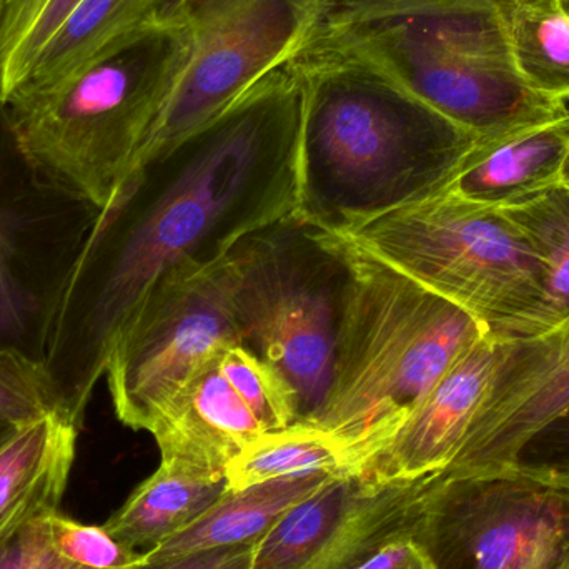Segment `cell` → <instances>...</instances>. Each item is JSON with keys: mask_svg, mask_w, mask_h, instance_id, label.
<instances>
[{"mask_svg": "<svg viewBox=\"0 0 569 569\" xmlns=\"http://www.w3.org/2000/svg\"><path fill=\"white\" fill-rule=\"evenodd\" d=\"M226 490V480L196 477L160 463L102 527L120 543L146 553L189 527Z\"/></svg>", "mask_w": 569, "mask_h": 569, "instance_id": "d6986e66", "label": "cell"}, {"mask_svg": "<svg viewBox=\"0 0 569 569\" xmlns=\"http://www.w3.org/2000/svg\"><path fill=\"white\" fill-rule=\"evenodd\" d=\"M515 468L569 483V411L525 447Z\"/></svg>", "mask_w": 569, "mask_h": 569, "instance_id": "83f0119b", "label": "cell"}, {"mask_svg": "<svg viewBox=\"0 0 569 569\" xmlns=\"http://www.w3.org/2000/svg\"><path fill=\"white\" fill-rule=\"evenodd\" d=\"M507 348L508 340L490 333L468 347L408 411L365 475L383 483L443 475L460 451Z\"/></svg>", "mask_w": 569, "mask_h": 569, "instance_id": "9a60e30c", "label": "cell"}, {"mask_svg": "<svg viewBox=\"0 0 569 569\" xmlns=\"http://www.w3.org/2000/svg\"><path fill=\"white\" fill-rule=\"evenodd\" d=\"M353 569H438L420 538H400L371 555Z\"/></svg>", "mask_w": 569, "mask_h": 569, "instance_id": "f1b7e54d", "label": "cell"}, {"mask_svg": "<svg viewBox=\"0 0 569 569\" xmlns=\"http://www.w3.org/2000/svg\"><path fill=\"white\" fill-rule=\"evenodd\" d=\"M232 256L167 276L147 295L107 361L120 423L147 431L190 375L217 348L242 345L236 317Z\"/></svg>", "mask_w": 569, "mask_h": 569, "instance_id": "30bf717a", "label": "cell"}, {"mask_svg": "<svg viewBox=\"0 0 569 569\" xmlns=\"http://www.w3.org/2000/svg\"><path fill=\"white\" fill-rule=\"evenodd\" d=\"M237 323L243 347L293 388L311 421L330 385L348 269L338 233L283 217L240 240Z\"/></svg>", "mask_w": 569, "mask_h": 569, "instance_id": "52a82bcc", "label": "cell"}, {"mask_svg": "<svg viewBox=\"0 0 569 569\" xmlns=\"http://www.w3.org/2000/svg\"><path fill=\"white\" fill-rule=\"evenodd\" d=\"M53 550L70 563L92 569H137L146 567V555L110 537L103 527L83 525L56 513L49 518Z\"/></svg>", "mask_w": 569, "mask_h": 569, "instance_id": "484cf974", "label": "cell"}, {"mask_svg": "<svg viewBox=\"0 0 569 569\" xmlns=\"http://www.w3.org/2000/svg\"><path fill=\"white\" fill-rule=\"evenodd\" d=\"M501 338L543 303L547 270L500 209L445 190L343 233Z\"/></svg>", "mask_w": 569, "mask_h": 569, "instance_id": "8992f818", "label": "cell"}, {"mask_svg": "<svg viewBox=\"0 0 569 569\" xmlns=\"http://www.w3.org/2000/svg\"><path fill=\"white\" fill-rule=\"evenodd\" d=\"M298 420L297 395L282 375L243 345L229 343L199 365L147 433L160 463L226 480L227 465L247 445Z\"/></svg>", "mask_w": 569, "mask_h": 569, "instance_id": "7c38bea8", "label": "cell"}, {"mask_svg": "<svg viewBox=\"0 0 569 569\" xmlns=\"http://www.w3.org/2000/svg\"><path fill=\"white\" fill-rule=\"evenodd\" d=\"M335 475L310 473L263 481L226 493L189 527L146 551V567L169 563L190 555L253 543L307 498L313 497Z\"/></svg>", "mask_w": 569, "mask_h": 569, "instance_id": "ac0fdd59", "label": "cell"}, {"mask_svg": "<svg viewBox=\"0 0 569 569\" xmlns=\"http://www.w3.org/2000/svg\"><path fill=\"white\" fill-rule=\"evenodd\" d=\"M313 60L368 67L481 142L569 116L518 73L501 0H320L291 62Z\"/></svg>", "mask_w": 569, "mask_h": 569, "instance_id": "3957f363", "label": "cell"}, {"mask_svg": "<svg viewBox=\"0 0 569 569\" xmlns=\"http://www.w3.org/2000/svg\"><path fill=\"white\" fill-rule=\"evenodd\" d=\"M300 77L293 216L348 233L445 192L480 139L381 73L341 60L290 62Z\"/></svg>", "mask_w": 569, "mask_h": 569, "instance_id": "7a4b0ae2", "label": "cell"}, {"mask_svg": "<svg viewBox=\"0 0 569 569\" xmlns=\"http://www.w3.org/2000/svg\"><path fill=\"white\" fill-rule=\"evenodd\" d=\"M156 7L157 0H80L42 47L17 90L46 86L73 72L152 20Z\"/></svg>", "mask_w": 569, "mask_h": 569, "instance_id": "44dd1931", "label": "cell"}, {"mask_svg": "<svg viewBox=\"0 0 569 569\" xmlns=\"http://www.w3.org/2000/svg\"><path fill=\"white\" fill-rule=\"evenodd\" d=\"M6 2H7V0H0V29H2V17H3V9H6Z\"/></svg>", "mask_w": 569, "mask_h": 569, "instance_id": "836d02e7", "label": "cell"}, {"mask_svg": "<svg viewBox=\"0 0 569 569\" xmlns=\"http://www.w3.org/2000/svg\"><path fill=\"white\" fill-rule=\"evenodd\" d=\"M500 210L527 237L547 270L543 303L501 340L538 337L569 318V186L557 183L520 206Z\"/></svg>", "mask_w": 569, "mask_h": 569, "instance_id": "ffe728a7", "label": "cell"}, {"mask_svg": "<svg viewBox=\"0 0 569 569\" xmlns=\"http://www.w3.org/2000/svg\"><path fill=\"white\" fill-rule=\"evenodd\" d=\"M569 152V116L485 140L447 190L491 209L520 206L561 182Z\"/></svg>", "mask_w": 569, "mask_h": 569, "instance_id": "e0dca14e", "label": "cell"}, {"mask_svg": "<svg viewBox=\"0 0 569 569\" xmlns=\"http://www.w3.org/2000/svg\"><path fill=\"white\" fill-rule=\"evenodd\" d=\"M561 182L567 183V186H569V152L567 157V162H565L563 173H561Z\"/></svg>", "mask_w": 569, "mask_h": 569, "instance_id": "1f68e13d", "label": "cell"}, {"mask_svg": "<svg viewBox=\"0 0 569 569\" xmlns=\"http://www.w3.org/2000/svg\"><path fill=\"white\" fill-rule=\"evenodd\" d=\"M318 6L320 0H157L153 17L186 30L190 60L137 167L288 66L310 33Z\"/></svg>", "mask_w": 569, "mask_h": 569, "instance_id": "ba28073f", "label": "cell"}, {"mask_svg": "<svg viewBox=\"0 0 569 569\" xmlns=\"http://www.w3.org/2000/svg\"><path fill=\"white\" fill-rule=\"evenodd\" d=\"M568 107H569V102H568Z\"/></svg>", "mask_w": 569, "mask_h": 569, "instance_id": "e575fe53", "label": "cell"}, {"mask_svg": "<svg viewBox=\"0 0 569 569\" xmlns=\"http://www.w3.org/2000/svg\"><path fill=\"white\" fill-rule=\"evenodd\" d=\"M190 60L186 30L153 17L73 72L2 103L30 166L102 210L137 169L143 143Z\"/></svg>", "mask_w": 569, "mask_h": 569, "instance_id": "5b68a950", "label": "cell"}, {"mask_svg": "<svg viewBox=\"0 0 569 569\" xmlns=\"http://www.w3.org/2000/svg\"><path fill=\"white\" fill-rule=\"evenodd\" d=\"M558 3H560L561 9L569 17V0H558Z\"/></svg>", "mask_w": 569, "mask_h": 569, "instance_id": "d6a6232c", "label": "cell"}, {"mask_svg": "<svg viewBox=\"0 0 569 569\" xmlns=\"http://www.w3.org/2000/svg\"><path fill=\"white\" fill-rule=\"evenodd\" d=\"M303 92L280 67L196 132L140 163L77 257L47 345L60 411L83 415L117 338L157 283L226 259L297 206Z\"/></svg>", "mask_w": 569, "mask_h": 569, "instance_id": "6da1fadb", "label": "cell"}, {"mask_svg": "<svg viewBox=\"0 0 569 569\" xmlns=\"http://www.w3.org/2000/svg\"><path fill=\"white\" fill-rule=\"evenodd\" d=\"M348 277L330 385L310 423L363 475L398 425L487 325L338 233Z\"/></svg>", "mask_w": 569, "mask_h": 569, "instance_id": "277c9868", "label": "cell"}, {"mask_svg": "<svg viewBox=\"0 0 569 569\" xmlns=\"http://www.w3.org/2000/svg\"><path fill=\"white\" fill-rule=\"evenodd\" d=\"M13 431H16V427H10V425L0 421V447L9 440L10 435H12Z\"/></svg>", "mask_w": 569, "mask_h": 569, "instance_id": "4dcf8cb0", "label": "cell"}, {"mask_svg": "<svg viewBox=\"0 0 569 569\" xmlns=\"http://www.w3.org/2000/svg\"><path fill=\"white\" fill-rule=\"evenodd\" d=\"M79 431L56 411L16 428L0 447V547L27 525L59 513Z\"/></svg>", "mask_w": 569, "mask_h": 569, "instance_id": "2e32d148", "label": "cell"}, {"mask_svg": "<svg viewBox=\"0 0 569 569\" xmlns=\"http://www.w3.org/2000/svg\"><path fill=\"white\" fill-rule=\"evenodd\" d=\"M440 475L383 483L337 477L257 541L252 569H353L400 538L423 541Z\"/></svg>", "mask_w": 569, "mask_h": 569, "instance_id": "4fadbf2b", "label": "cell"}, {"mask_svg": "<svg viewBox=\"0 0 569 569\" xmlns=\"http://www.w3.org/2000/svg\"><path fill=\"white\" fill-rule=\"evenodd\" d=\"M569 411V318L547 333L508 340L487 397L443 480L515 470L545 428Z\"/></svg>", "mask_w": 569, "mask_h": 569, "instance_id": "5bb4252c", "label": "cell"}, {"mask_svg": "<svg viewBox=\"0 0 569 569\" xmlns=\"http://www.w3.org/2000/svg\"><path fill=\"white\" fill-rule=\"evenodd\" d=\"M423 543L438 569H569V483L520 468L440 477Z\"/></svg>", "mask_w": 569, "mask_h": 569, "instance_id": "8fae6325", "label": "cell"}, {"mask_svg": "<svg viewBox=\"0 0 569 569\" xmlns=\"http://www.w3.org/2000/svg\"><path fill=\"white\" fill-rule=\"evenodd\" d=\"M511 57L521 79L569 102V17L558 0H501Z\"/></svg>", "mask_w": 569, "mask_h": 569, "instance_id": "603a6c76", "label": "cell"}, {"mask_svg": "<svg viewBox=\"0 0 569 569\" xmlns=\"http://www.w3.org/2000/svg\"><path fill=\"white\" fill-rule=\"evenodd\" d=\"M257 541L237 545V547L217 548V550L190 555L169 563L153 565L142 569H252Z\"/></svg>", "mask_w": 569, "mask_h": 569, "instance_id": "f546056e", "label": "cell"}, {"mask_svg": "<svg viewBox=\"0 0 569 569\" xmlns=\"http://www.w3.org/2000/svg\"><path fill=\"white\" fill-rule=\"evenodd\" d=\"M80 0H7L0 29V106Z\"/></svg>", "mask_w": 569, "mask_h": 569, "instance_id": "cb8c5ba5", "label": "cell"}, {"mask_svg": "<svg viewBox=\"0 0 569 569\" xmlns=\"http://www.w3.org/2000/svg\"><path fill=\"white\" fill-rule=\"evenodd\" d=\"M56 411L59 401L46 365L0 351V421L19 428Z\"/></svg>", "mask_w": 569, "mask_h": 569, "instance_id": "d4e9b609", "label": "cell"}, {"mask_svg": "<svg viewBox=\"0 0 569 569\" xmlns=\"http://www.w3.org/2000/svg\"><path fill=\"white\" fill-rule=\"evenodd\" d=\"M50 517L52 515L27 525L0 547V569H92L70 563L53 550L49 537Z\"/></svg>", "mask_w": 569, "mask_h": 569, "instance_id": "4316f807", "label": "cell"}, {"mask_svg": "<svg viewBox=\"0 0 569 569\" xmlns=\"http://www.w3.org/2000/svg\"><path fill=\"white\" fill-rule=\"evenodd\" d=\"M310 473L355 477L363 471L333 435L310 421L298 420L247 445L227 465V490H243L263 481Z\"/></svg>", "mask_w": 569, "mask_h": 569, "instance_id": "7402d4cb", "label": "cell"}, {"mask_svg": "<svg viewBox=\"0 0 569 569\" xmlns=\"http://www.w3.org/2000/svg\"><path fill=\"white\" fill-rule=\"evenodd\" d=\"M99 212L39 176L0 106V351L43 363L67 280Z\"/></svg>", "mask_w": 569, "mask_h": 569, "instance_id": "9c48e42d", "label": "cell"}]
</instances>
